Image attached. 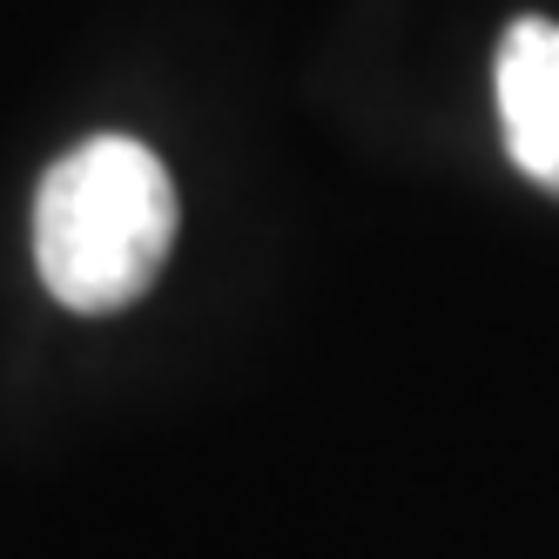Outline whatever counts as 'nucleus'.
<instances>
[{"label": "nucleus", "instance_id": "f03ea898", "mask_svg": "<svg viewBox=\"0 0 559 559\" xmlns=\"http://www.w3.org/2000/svg\"><path fill=\"white\" fill-rule=\"evenodd\" d=\"M492 88H499V129L512 163L559 195V21L526 14L506 27Z\"/></svg>", "mask_w": 559, "mask_h": 559}, {"label": "nucleus", "instance_id": "f257e3e1", "mask_svg": "<svg viewBox=\"0 0 559 559\" xmlns=\"http://www.w3.org/2000/svg\"><path fill=\"white\" fill-rule=\"evenodd\" d=\"M176 243V182L129 135H95L41 176L34 263L55 304L108 317L135 304Z\"/></svg>", "mask_w": 559, "mask_h": 559}]
</instances>
